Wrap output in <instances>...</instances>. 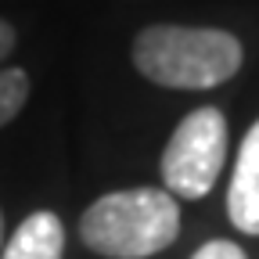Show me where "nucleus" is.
<instances>
[{
  "label": "nucleus",
  "instance_id": "f257e3e1",
  "mask_svg": "<svg viewBox=\"0 0 259 259\" xmlns=\"http://www.w3.org/2000/svg\"><path fill=\"white\" fill-rule=\"evenodd\" d=\"M134 69L169 90H212L234 79L245 51L241 40L212 25H148L134 40Z\"/></svg>",
  "mask_w": 259,
  "mask_h": 259
},
{
  "label": "nucleus",
  "instance_id": "f03ea898",
  "mask_svg": "<svg viewBox=\"0 0 259 259\" xmlns=\"http://www.w3.org/2000/svg\"><path fill=\"white\" fill-rule=\"evenodd\" d=\"M180 234V205L166 187L108 191L79 216V241L108 259H148Z\"/></svg>",
  "mask_w": 259,
  "mask_h": 259
},
{
  "label": "nucleus",
  "instance_id": "7ed1b4c3",
  "mask_svg": "<svg viewBox=\"0 0 259 259\" xmlns=\"http://www.w3.org/2000/svg\"><path fill=\"white\" fill-rule=\"evenodd\" d=\"M227 162V115L220 108H194L180 119L162 151V184L173 198L198 202L216 187Z\"/></svg>",
  "mask_w": 259,
  "mask_h": 259
},
{
  "label": "nucleus",
  "instance_id": "20e7f679",
  "mask_svg": "<svg viewBox=\"0 0 259 259\" xmlns=\"http://www.w3.org/2000/svg\"><path fill=\"white\" fill-rule=\"evenodd\" d=\"M227 216L241 234L259 238V119L238 148L231 187H227Z\"/></svg>",
  "mask_w": 259,
  "mask_h": 259
},
{
  "label": "nucleus",
  "instance_id": "39448f33",
  "mask_svg": "<svg viewBox=\"0 0 259 259\" xmlns=\"http://www.w3.org/2000/svg\"><path fill=\"white\" fill-rule=\"evenodd\" d=\"M65 255V227L51 209L29 212L8 245L0 248V259H61Z\"/></svg>",
  "mask_w": 259,
  "mask_h": 259
},
{
  "label": "nucleus",
  "instance_id": "423d86ee",
  "mask_svg": "<svg viewBox=\"0 0 259 259\" xmlns=\"http://www.w3.org/2000/svg\"><path fill=\"white\" fill-rule=\"evenodd\" d=\"M29 94H32V79H29L25 69H15V65L11 69H0V130L18 119V112L29 101Z\"/></svg>",
  "mask_w": 259,
  "mask_h": 259
},
{
  "label": "nucleus",
  "instance_id": "0eeeda50",
  "mask_svg": "<svg viewBox=\"0 0 259 259\" xmlns=\"http://www.w3.org/2000/svg\"><path fill=\"white\" fill-rule=\"evenodd\" d=\"M191 259H248L234 241H223V238H212V241H205L198 252H194Z\"/></svg>",
  "mask_w": 259,
  "mask_h": 259
},
{
  "label": "nucleus",
  "instance_id": "6e6552de",
  "mask_svg": "<svg viewBox=\"0 0 259 259\" xmlns=\"http://www.w3.org/2000/svg\"><path fill=\"white\" fill-rule=\"evenodd\" d=\"M15 44H18V32L8 18H0V65H4L11 54H15Z\"/></svg>",
  "mask_w": 259,
  "mask_h": 259
},
{
  "label": "nucleus",
  "instance_id": "1a4fd4ad",
  "mask_svg": "<svg viewBox=\"0 0 259 259\" xmlns=\"http://www.w3.org/2000/svg\"><path fill=\"white\" fill-rule=\"evenodd\" d=\"M0 248H4V212H0Z\"/></svg>",
  "mask_w": 259,
  "mask_h": 259
}]
</instances>
